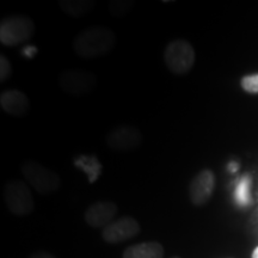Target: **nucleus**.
I'll return each mask as SVG.
<instances>
[{"label":"nucleus","mask_w":258,"mask_h":258,"mask_svg":"<svg viewBox=\"0 0 258 258\" xmlns=\"http://www.w3.org/2000/svg\"><path fill=\"white\" fill-rule=\"evenodd\" d=\"M164 247L158 241H144L132 245L123 252V258H163Z\"/></svg>","instance_id":"obj_12"},{"label":"nucleus","mask_w":258,"mask_h":258,"mask_svg":"<svg viewBox=\"0 0 258 258\" xmlns=\"http://www.w3.org/2000/svg\"><path fill=\"white\" fill-rule=\"evenodd\" d=\"M241 88L250 93H258V74H251L241 79Z\"/></svg>","instance_id":"obj_17"},{"label":"nucleus","mask_w":258,"mask_h":258,"mask_svg":"<svg viewBox=\"0 0 258 258\" xmlns=\"http://www.w3.org/2000/svg\"><path fill=\"white\" fill-rule=\"evenodd\" d=\"M171 258H180V257H178V256H175V257H171Z\"/></svg>","instance_id":"obj_21"},{"label":"nucleus","mask_w":258,"mask_h":258,"mask_svg":"<svg viewBox=\"0 0 258 258\" xmlns=\"http://www.w3.org/2000/svg\"><path fill=\"white\" fill-rule=\"evenodd\" d=\"M74 166L88 176L89 183H95L103 172V165L95 154H80L73 160Z\"/></svg>","instance_id":"obj_13"},{"label":"nucleus","mask_w":258,"mask_h":258,"mask_svg":"<svg viewBox=\"0 0 258 258\" xmlns=\"http://www.w3.org/2000/svg\"><path fill=\"white\" fill-rule=\"evenodd\" d=\"M141 132L133 125H120L112 128L105 137V144L116 152H131L138 150L143 144Z\"/></svg>","instance_id":"obj_7"},{"label":"nucleus","mask_w":258,"mask_h":258,"mask_svg":"<svg viewBox=\"0 0 258 258\" xmlns=\"http://www.w3.org/2000/svg\"><path fill=\"white\" fill-rule=\"evenodd\" d=\"M22 175L38 194L55 192L61 186V178L55 171L48 169L35 160H27L22 164Z\"/></svg>","instance_id":"obj_2"},{"label":"nucleus","mask_w":258,"mask_h":258,"mask_svg":"<svg viewBox=\"0 0 258 258\" xmlns=\"http://www.w3.org/2000/svg\"><path fill=\"white\" fill-rule=\"evenodd\" d=\"M60 8L66 15L74 18L88 16L95 9L92 0H63L60 2Z\"/></svg>","instance_id":"obj_14"},{"label":"nucleus","mask_w":258,"mask_h":258,"mask_svg":"<svg viewBox=\"0 0 258 258\" xmlns=\"http://www.w3.org/2000/svg\"><path fill=\"white\" fill-rule=\"evenodd\" d=\"M116 35L106 27H90L84 29L73 40V50L79 57L96 59L106 55L114 49Z\"/></svg>","instance_id":"obj_1"},{"label":"nucleus","mask_w":258,"mask_h":258,"mask_svg":"<svg viewBox=\"0 0 258 258\" xmlns=\"http://www.w3.org/2000/svg\"><path fill=\"white\" fill-rule=\"evenodd\" d=\"M164 61L171 72L177 76H184L195 63V50L188 41L177 38L166 46Z\"/></svg>","instance_id":"obj_4"},{"label":"nucleus","mask_w":258,"mask_h":258,"mask_svg":"<svg viewBox=\"0 0 258 258\" xmlns=\"http://www.w3.org/2000/svg\"><path fill=\"white\" fill-rule=\"evenodd\" d=\"M117 206L111 201H97L86 209L84 218L86 224L93 228H105L114 221Z\"/></svg>","instance_id":"obj_10"},{"label":"nucleus","mask_w":258,"mask_h":258,"mask_svg":"<svg viewBox=\"0 0 258 258\" xmlns=\"http://www.w3.org/2000/svg\"><path fill=\"white\" fill-rule=\"evenodd\" d=\"M0 105H2L3 110L8 112L9 115L16 116H23L29 110V98L24 92L19 91V90H6L0 96Z\"/></svg>","instance_id":"obj_11"},{"label":"nucleus","mask_w":258,"mask_h":258,"mask_svg":"<svg viewBox=\"0 0 258 258\" xmlns=\"http://www.w3.org/2000/svg\"><path fill=\"white\" fill-rule=\"evenodd\" d=\"M252 258H258V246L256 247V249L253 250V252H252Z\"/></svg>","instance_id":"obj_20"},{"label":"nucleus","mask_w":258,"mask_h":258,"mask_svg":"<svg viewBox=\"0 0 258 258\" xmlns=\"http://www.w3.org/2000/svg\"><path fill=\"white\" fill-rule=\"evenodd\" d=\"M250 186H251V178L250 176H244L239 180L237 188L234 191L235 202L240 206H246L250 202Z\"/></svg>","instance_id":"obj_15"},{"label":"nucleus","mask_w":258,"mask_h":258,"mask_svg":"<svg viewBox=\"0 0 258 258\" xmlns=\"http://www.w3.org/2000/svg\"><path fill=\"white\" fill-rule=\"evenodd\" d=\"M4 202L16 217H25L35 208L32 194L27 184L21 180H10L4 186Z\"/></svg>","instance_id":"obj_5"},{"label":"nucleus","mask_w":258,"mask_h":258,"mask_svg":"<svg viewBox=\"0 0 258 258\" xmlns=\"http://www.w3.org/2000/svg\"><path fill=\"white\" fill-rule=\"evenodd\" d=\"M215 186V176L212 170L205 169L194 177L189 184V198L195 206H203L212 198Z\"/></svg>","instance_id":"obj_9"},{"label":"nucleus","mask_w":258,"mask_h":258,"mask_svg":"<svg viewBox=\"0 0 258 258\" xmlns=\"http://www.w3.org/2000/svg\"><path fill=\"white\" fill-rule=\"evenodd\" d=\"M132 8H133V3L123 2V0H116V2H111L109 4V10L115 17H122V16L128 14Z\"/></svg>","instance_id":"obj_16"},{"label":"nucleus","mask_w":258,"mask_h":258,"mask_svg":"<svg viewBox=\"0 0 258 258\" xmlns=\"http://www.w3.org/2000/svg\"><path fill=\"white\" fill-rule=\"evenodd\" d=\"M140 225L134 218L123 217L114 220L110 225L103 228L102 237L106 243L118 244L137 237L140 233Z\"/></svg>","instance_id":"obj_8"},{"label":"nucleus","mask_w":258,"mask_h":258,"mask_svg":"<svg viewBox=\"0 0 258 258\" xmlns=\"http://www.w3.org/2000/svg\"><path fill=\"white\" fill-rule=\"evenodd\" d=\"M60 88L71 96H83L92 92L96 88L97 79L90 71L73 69L67 70L60 74Z\"/></svg>","instance_id":"obj_6"},{"label":"nucleus","mask_w":258,"mask_h":258,"mask_svg":"<svg viewBox=\"0 0 258 258\" xmlns=\"http://www.w3.org/2000/svg\"><path fill=\"white\" fill-rule=\"evenodd\" d=\"M29 258H56L55 256H53L51 253L48 252H43V251H40V252H35L32 253Z\"/></svg>","instance_id":"obj_19"},{"label":"nucleus","mask_w":258,"mask_h":258,"mask_svg":"<svg viewBox=\"0 0 258 258\" xmlns=\"http://www.w3.org/2000/svg\"><path fill=\"white\" fill-rule=\"evenodd\" d=\"M12 76V64L5 55H0V82H5Z\"/></svg>","instance_id":"obj_18"},{"label":"nucleus","mask_w":258,"mask_h":258,"mask_svg":"<svg viewBox=\"0 0 258 258\" xmlns=\"http://www.w3.org/2000/svg\"><path fill=\"white\" fill-rule=\"evenodd\" d=\"M34 34L35 24L27 16H9L0 23V42L6 47L25 43L31 40Z\"/></svg>","instance_id":"obj_3"}]
</instances>
